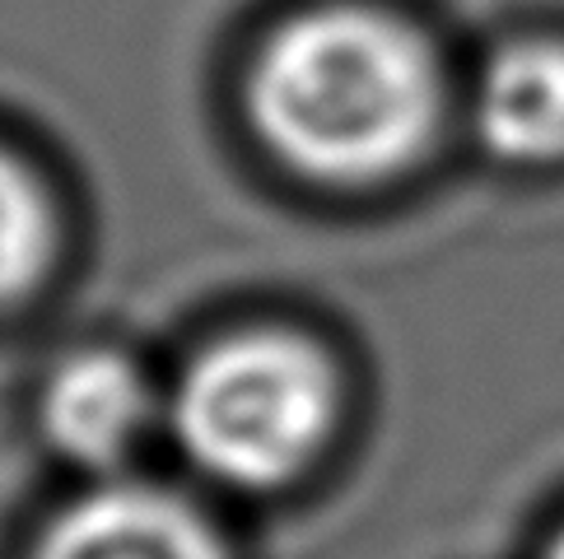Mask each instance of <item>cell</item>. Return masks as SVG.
I'll return each mask as SVG.
<instances>
[{
    "instance_id": "cell-1",
    "label": "cell",
    "mask_w": 564,
    "mask_h": 559,
    "mask_svg": "<svg viewBox=\"0 0 564 559\" xmlns=\"http://www.w3.org/2000/svg\"><path fill=\"white\" fill-rule=\"evenodd\" d=\"M248 112L294 173L369 187L425 154L438 127V66L420 33L392 14L317 6L257 52Z\"/></svg>"
},
{
    "instance_id": "cell-2",
    "label": "cell",
    "mask_w": 564,
    "mask_h": 559,
    "mask_svg": "<svg viewBox=\"0 0 564 559\" xmlns=\"http://www.w3.org/2000/svg\"><path fill=\"white\" fill-rule=\"evenodd\" d=\"M173 434L192 462L238 490H271L327 443L336 377L290 331H243L196 354L173 392Z\"/></svg>"
},
{
    "instance_id": "cell-3",
    "label": "cell",
    "mask_w": 564,
    "mask_h": 559,
    "mask_svg": "<svg viewBox=\"0 0 564 559\" xmlns=\"http://www.w3.org/2000/svg\"><path fill=\"white\" fill-rule=\"evenodd\" d=\"M37 559H229L210 517L159 485H104L47 527Z\"/></svg>"
},
{
    "instance_id": "cell-4",
    "label": "cell",
    "mask_w": 564,
    "mask_h": 559,
    "mask_svg": "<svg viewBox=\"0 0 564 559\" xmlns=\"http://www.w3.org/2000/svg\"><path fill=\"white\" fill-rule=\"evenodd\" d=\"M150 425V387L131 359L85 350L52 373L43 392V429L75 467H122Z\"/></svg>"
},
{
    "instance_id": "cell-5",
    "label": "cell",
    "mask_w": 564,
    "mask_h": 559,
    "mask_svg": "<svg viewBox=\"0 0 564 559\" xmlns=\"http://www.w3.org/2000/svg\"><path fill=\"white\" fill-rule=\"evenodd\" d=\"M476 131L503 164H560L564 158V43L528 37L503 47L476 98Z\"/></svg>"
},
{
    "instance_id": "cell-6",
    "label": "cell",
    "mask_w": 564,
    "mask_h": 559,
    "mask_svg": "<svg viewBox=\"0 0 564 559\" xmlns=\"http://www.w3.org/2000/svg\"><path fill=\"white\" fill-rule=\"evenodd\" d=\"M52 248V215L43 201V187L0 154V304L19 298L47 266Z\"/></svg>"
},
{
    "instance_id": "cell-7",
    "label": "cell",
    "mask_w": 564,
    "mask_h": 559,
    "mask_svg": "<svg viewBox=\"0 0 564 559\" xmlns=\"http://www.w3.org/2000/svg\"><path fill=\"white\" fill-rule=\"evenodd\" d=\"M541 559H564V527L551 536V546H546V555H541Z\"/></svg>"
}]
</instances>
